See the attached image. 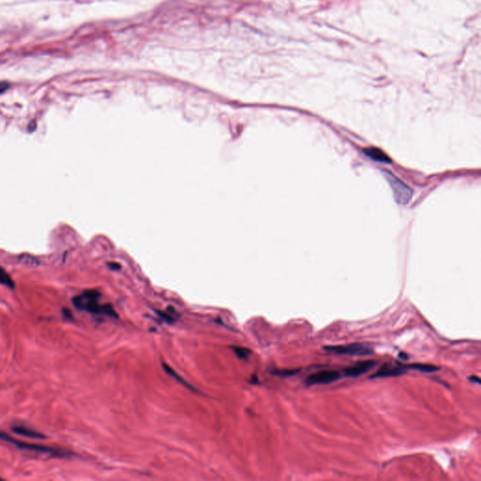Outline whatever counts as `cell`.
<instances>
[{
  "mask_svg": "<svg viewBox=\"0 0 481 481\" xmlns=\"http://www.w3.org/2000/svg\"><path fill=\"white\" fill-rule=\"evenodd\" d=\"M101 293L94 289L85 290L80 295L73 298L74 306L80 310L88 311L92 314L105 315L118 318V314L111 305H100L99 299Z\"/></svg>",
  "mask_w": 481,
  "mask_h": 481,
  "instance_id": "1",
  "label": "cell"
},
{
  "mask_svg": "<svg viewBox=\"0 0 481 481\" xmlns=\"http://www.w3.org/2000/svg\"><path fill=\"white\" fill-rule=\"evenodd\" d=\"M0 440L9 442V444H14V445H16L19 448H21V449H28L30 451H36V452H40V453L49 454V455L55 456V457H66V456H69V453H67L65 451H62L60 449H56V448L47 446V445L30 444V443H28V442L19 441L17 439H14L11 436H9V434H7L5 433H2V432H0Z\"/></svg>",
  "mask_w": 481,
  "mask_h": 481,
  "instance_id": "2",
  "label": "cell"
},
{
  "mask_svg": "<svg viewBox=\"0 0 481 481\" xmlns=\"http://www.w3.org/2000/svg\"><path fill=\"white\" fill-rule=\"evenodd\" d=\"M324 351L333 352L340 355H352V356H367L373 354V349L363 343H352L347 345H334L326 346Z\"/></svg>",
  "mask_w": 481,
  "mask_h": 481,
  "instance_id": "3",
  "label": "cell"
},
{
  "mask_svg": "<svg viewBox=\"0 0 481 481\" xmlns=\"http://www.w3.org/2000/svg\"><path fill=\"white\" fill-rule=\"evenodd\" d=\"M387 179H388L390 185L394 191L395 197L397 199L398 203L406 204L410 201L412 197V190L408 187L407 185H404L401 181L398 180L397 178L393 176L390 173H386Z\"/></svg>",
  "mask_w": 481,
  "mask_h": 481,
  "instance_id": "4",
  "label": "cell"
},
{
  "mask_svg": "<svg viewBox=\"0 0 481 481\" xmlns=\"http://www.w3.org/2000/svg\"><path fill=\"white\" fill-rule=\"evenodd\" d=\"M340 378H341L340 373L337 370H321L310 374L305 379V383L308 385H327V384L334 383Z\"/></svg>",
  "mask_w": 481,
  "mask_h": 481,
  "instance_id": "5",
  "label": "cell"
},
{
  "mask_svg": "<svg viewBox=\"0 0 481 481\" xmlns=\"http://www.w3.org/2000/svg\"><path fill=\"white\" fill-rule=\"evenodd\" d=\"M376 365H377L376 361H362L349 368H346L343 370V372L347 377H358L362 374H365L371 369H373L374 367H376Z\"/></svg>",
  "mask_w": 481,
  "mask_h": 481,
  "instance_id": "6",
  "label": "cell"
},
{
  "mask_svg": "<svg viewBox=\"0 0 481 481\" xmlns=\"http://www.w3.org/2000/svg\"><path fill=\"white\" fill-rule=\"evenodd\" d=\"M407 367L405 366H393L390 364H385L375 374L371 376V378H384L390 376H398L406 372Z\"/></svg>",
  "mask_w": 481,
  "mask_h": 481,
  "instance_id": "7",
  "label": "cell"
},
{
  "mask_svg": "<svg viewBox=\"0 0 481 481\" xmlns=\"http://www.w3.org/2000/svg\"><path fill=\"white\" fill-rule=\"evenodd\" d=\"M12 432L16 434L21 435V436H26V437H29V438H33V439H46L47 436L41 433H38V432H35L31 429H28L27 427H24V426H13L12 427Z\"/></svg>",
  "mask_w": 481,
  "mask_h": 481,
  "instance_id": "8",
  "label": "cell"
},
{
  "mask_svg": "<svg viewBox=\"0 0 481 481\" xmlns=\"http://www.w3.org/2000/svg\"><path fill=\"white\" fill-rule=\"evenodd\" d=\"M365 153L367 156L371 158L374 161L381 162V163H390L391 160L388 156L380 148H369L365 149Z\"/></svg>",
  "mask_w": 481,
  "mask_h": 481,
  "instance_id": "9",
  "label": "cell"
},
{
  "mask_svg": "<svg viewBox=\"0 0 481 481\" xmlns=\"http://www.w3.org/2000/svg\"><path fill=\"white\" fill-rule=\"evenodd\" d=\"M162 365H163L164 370H165V371L167 372V374H168L169 376L173 377V378L177 380L178 382L182 383V385H185L186 387H188V388L191 389V390H194V391H195V389H194L193 386H191V385H189V384H188V383H187L185 380L183 379V378H182V377H181V376H180V375L177 373L176 371L173 370V369H172L170 366H168V365L165 364V363H163Z\"/></svg>",
  "mask_w": 481,
  "mask_h": 481,
  "instance_id": "10",
  "label": "cell"
},
{
  "mask_svg": "<svg viewBox=\"0 0 481 481\" xmlns=\"http://www.w3.org/2000/svg\"><path fill=\"white\" fill-rule=\"evenodd\" d=\"M407 368L408 369H412V370H419V371L426 372V373H433V372L439 370L438 367L433 366V365H429V364H412V365L408 366Z\"/></svg>",
  "mask_w": 481,
  "mask_h": 481,
  "instance_id": "11",
  "label": "cell"
},
{
  "mask_svg": "<svg viewBox=\"0 0 481 481\" xmlns=\"http://www.w3.org/2000/svg\"><path fill=\"white\" fill-rule=\"evenodd\" d=\"M0 283L9 289H14L15 284L13 280L9 277V274L6 273V271L2 267H0Z\"/></svg>",
  "mask_w": 481,
  "mask_h": 481,
  "instance_id": "12",
  "label": "cell"
},
{
  "mask_svg": "<svg viewBox=\"0 0 481 481\" xmlns=\"http://www.w3.org/2000/svg\"><path fill=\"white\" fill-rule=\"evenodd\" d=\"M233 351L235 352V354L240 357V358H242V359H246L250 354H251V352H250L248 349L246 348H243V347H233Z\"/></svg>",
  "mask_w": 481,
  "mask_h": 481,
  "instance_id": "13",
  "label": "cell"
},
{
  "mask_svg": "<svg viewBox=\"0 0 481 481\" xmlns=\"http://www.w3.org/2000/svg\"><path fill=\"white\" fill-rule=\"evenodd\" d=\"M297 372H299V370H275L273 373L278 375V376H281V377H288V376H291V375H294L296 374Z\"/></svg>",
  "mask_w": 481,
  "mask_h": 481,
  "instance_id": "14",
  "label": "cell"
},
{
  "mask_svg": "<svg viewBox=\"0 0 481 481\" xmlns=\"http://www.w3.org/2000/svg\"><path fill=\"white\" fill-rule=\"evenodd\" d=\"M9 85L7 82H0V94L5 93L9 89Z\"/></svg>",
  "mask_w": 481,
  "mask_h": 481,
  "instance_id": "15",
  "label": "cell"
},
{
  "mask_svg": "<svg viewBox=\"0 0 481 481\" xmlns=\"http://www.w3.org/2000/svg\"><path fill=\"white\" fill-rule=\"evenodd\" d=\"M62 313H63V316H64L66 319H68V320H72L73 319V314H72V312L69 309H67V308H65L64 307L63 310H62Z\"/></svg>",
  "mask_w": 481,
  "mask_h": 481,
  "instance_id": "16",
  "label": "cell"
},
{
  "mask_svg": "<svg viewBox=\"0 0 481 481\" xmlns=\"http://www.w3.org/2000/svg\"><path fill=\"white\" fill-rule=\"evenodd\" d=\"M470 381H472V382H477V384H481V380H480V378H479L478 376H472V377L470 378Z\"/></svg>",
  "mask_w": 481,
  "mask_h": 481,
  "instance_id": "17",
  "label": "cell"
},
{
  "mask_svg": "<svg viewBox=\"0 0 481 481\" xmlns=\"http://www.w3.org/2000/svg\"><path fill=\"white\" fill-rule=\"evenodd\" d=\"M399 357H400V358H402V359H403V360H407V359H408V356H407V355H402V354H401V353H400V354H399Z\"/></svg>",
  "mask_w": 481,
  "mask_h": 481,
  "instance_id": "18",
  "label": "cell"
},
{
  "mask_svg": "<svg viewBox=\"0 0 481 481\" xmlns=\"http://www.w3.org/2000/svg\"><path fill=\"white\" fill-rule=\"evenodd\" d=\"M0 481H2V479H0Z\"/></svg>",
  "mask_w": 481,
  "mask_h": 481,
  "instance_id": "19",
  "label": "cell"
}]
</instances>
